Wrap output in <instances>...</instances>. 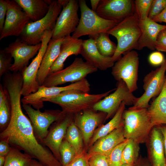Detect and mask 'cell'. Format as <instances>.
Listing matches in <instances>:
<instances>
[{"label":"cell","mask_w":166,"mask_h":166,"mask_svg":"<svg viewBox=\"0 0 166 166\" xmlns=\"http://www.w3.org/2000/svg\"><path fill=\"white\" fill-rule=\"evenodd\" d=\"M21 96L17 93L9 96L11 118L0 133V140L7 141L12 147L22 150L46 166H62L50 150L38 142L30 120L22 112Z\"/></svg>","instance_id":"1"},{"label":"cell","mask_w":166,"mask_h":166,"mask_svg":"<svg viewBox=\"0 0 166 166\" xmlns=\"http://www.w3.org/2000/svg\"><path fill=\"white\" fill-rule=\"evenodd\" d=\"M107 33L114 37L117 40L116 51L112 57L115 62L122 55L136 49L141 30L139 18L135 11L117 24Z\"/></svg>","instance_id":"2"},{"label":"cell","mask_w":166,"mask_h":166,"mask_svg":"<svg viewBox=\"0 0 166 166\" xmlns=\"http://www.w3.org/2000/svg\"><path fill=\"white\" fill-rule=\"evenodd\" d=\"M123 117L125 138L145 143L153 127L147 109L132 106L124 110Z\"/></svg>","instance_id":"3"},{"label":"cell","mask_w":166,"mask_h":166,"mask_svg":"<svg viewBox=\"0 0 166 166\" xmlns=\"http://www.w3.org/2000/svg\"><path fill=\"white\" fill-rule=\"evenodd\" d=\"M115 89L97 94L70 90L63 92L52 97L45 99L48 101L58 105L64 113H76L85 109L92 108L99 101L108 95Z\"/></svg>","instance_id":"4"},{"label":"cell","mask_w":166,"mask_h":166,"mask_svg":"<svg viewBox=\"0 0 166 166\" xmlns=\"http://www.w3.org/2000/svg\"><path fill=\"white\" fill-rule=\"evenodd\" d=\"M62 7L60 0H51L49 10L45 16L36 21L28 22L20 38L30 45L41 43L42 36L45 31L53 30Z\"/></svg>","instance_id":"5"},{"label":"cell","mask_w":166,"mask_h":166,"mask_svg":"<svg viewBox=\"0 0 166 166\" xmlns=\"http://www.w3.org/2000/svg\"><path fill=\"white\" fill-rule=\"evenodd\" d=\"M81 11L79 24L72 36L79 38L82 36L106 32L117 24L115 22L105 19L88 6L85 1L78 0Z\"/></svg>","instance_id":"6"},{"label":"cell","mask_w":166,"mask_h":166,"mask_svg":"<svg viewBox=\"0 0 166 166\" xmlns=\"http://www.w3.org/2000/svg\"><path fill=\"white\" fill-rule=\"evenodd\" d=\"M98 69L81 57L76 58L72 64L65 69L49 74L42 85L47 87L57 86L68 82L79 81Z\"/></svg>","instance_id":"7"},{"label":"cell","mask_w":166,"mask_h":166,"mask_svg":"<svg viewBox=\"0 0 166 166\" xmlns=\"http://www.w3.org/2000/svg\"><path fill=\"white\" fill-rule=\"evenodd\" d=\"M139 65L138 53L133 50L123 54L115 62L111 73L117 81H123L132 93L138 89Z\"/></svg>","instance_id":"8"},{"label":"cell","mask_w":166,"mask_h":166,"mask_svg":"<svg viewBox=\"0 0 166 166\" xmlns=\"http://www.w3.org/2000/svg\"><path fill=\"white\" fill-rule=\"evenodd\" d=\"M90 84L85 78L64 86L47 87L40 86L35 93L23 97L21 102L32 106L36 109H40L44 106L43 100L56 96L67 91L73 90L88 93L90 90Z\"/></svg>","instance_id":"9"},{"label":"cell","mask_w":166,"mask_h":166,"mask_svg":"<svg viewBox=\"0 0 166 166\" xmlns=\"http://www.w3.org/2000/svg\"><path fill=\"white\" fill-rule=\"evenodd\" d=\"M52 35V30H47L45 31L42 36L41 46L37 54L30 65L21 72L23 79L21 93L23 97L35 93L40 86L38 81V74L42 58Z\"/></svg>","instance_id":"10"},{"label":"cell","mask_w":166,"mask_h":166,"mask_svg":"<svg viewBox=\"0 0 166 166\" xmlns=\"http://www.w3.org/2000/svg\"><path fill=\"white\" fill-rule=\"evenodd\" d=\"M116 86L114 92L97 103L93 108L95 110L106 113V119L114 116L122 102L124 101L126 105H133L137 99L123 81H117Z\"/></svg>","instance_id":"11"},{"label":"cell","mask_w":166,"mask_h":166,"mask_svg":"<svg viewBox=\"0 0 166 166\" xmlns=\"http://www.w3.org/2000/svg\"><path fill=\"white\" fill-rule=\"evenodd\" d=\"M61 2L63 9L53 30V39L70 35L75 31L79 22L78 0H61Z\"/></svg>","instance_id":"12"},{"label":"cell","mask_w":166,"mask_h":166,"mask_svg":"<svg viewBox=\"0 0 166 166\" xmlns=\"http://www.w3.org/2000/svg\"><path fill=\"white\" fill-rule=\"evenodd\" d=\"M166 59L160 67L151 71L143 79L144 92L133 106L135 107L147 109L149 102L152 98L158 96L163 88L166 79Z\"/></svg>","instance_id":"13"},{"label":"cell","mask_w":166,"mask_h":166,"mask_svg":"<svg viewBox=\"0 0 166 166\" xmlns=\"http://www.w3.org/2000/svg\"><path fill=\"white\" fill-rule=\"evenodd\" d=\"M7 10L0 40L11 36L20 37L30 20L26 14L15 0H6Z\"/></svg>","instance_id":"14"},{"label":"cell","mask_w":166,"mask_h":166,"mask_svg":"<svg viewBox=\"0 0 166 166\" xmlns=\"http://www.w3.org/2000/svg\"><path fill=\"white\" fill-rule=\"evenodd\" d=\"M22 105L29 117L36 138L42 142L47 136L50 125L58 119L63 113L52 110L42 112L30 105L22 104Z\"/></svg>","instance_id":"15"},{"label":"cell","mask_w":166,"mask_h":166,"mask_svg":"<svg viewBox=\"0 0 166 166\" xmlns=\"http://www.w3.org/2000/svg\"><path fill=\"white\" fill-rule=\"evenodd\" d=\"M135 12L134 1L101 0L96 13L102 18L117 23Z\"/></svg>","instance_id":"16"},{"label":"cell","mask_w":166,"mask_h":166,"mask_svg":"<svg viewBox=\"0 0 166 166\" xmlns=\"http://www.w3.org/2000/svg\"><path fill=\"white\" fill-rule=\"evenodd\" d=\"M41 46V43L36 45H30L20 38L10 44L4 50L14 59L10 71L21 72L28 66L30 60L38 52Z\"/></svg>","instance_id":"17"},{"label":"cell","mask_w":166,"mask_h":166,"mask_svg":"<svg viewBox=\"0 0 166 166\" xmlns=\"http://www.w3.org/2000/svg\"><path fill=\"white\" fill-rule=\"evenodd\" d=\"M73 114L63 113L60 118L56 121L57 123L49 130L47 136L41 142L48 148L61 163L59 148L65 137L67 128L72 122Z\"/></svg>","instance_id":"18"},{"label":"cell","mask_w":166,"mask_h":166,"mask_svg":"<svg viewBox=\"0 0 166 166\" xmlns=\"http://www.w3.org/2000/svg\"><path fill=\"white\" fill-rule=\"evenodd\" d=\"M107 114L97 111L93 108L85 109L75 113L74 123L81 131L85 143L87 144L96 128L104 119Z\"/></svg>","instance_id":"19"},{"label":"cell","mask_w":166,"mask_h":166,"mask_svg":"<svg viewBox=\"0 0 166 166\" xmlns=\"http://www.w3.org/2000/svg\"><path fill=\"white\" fill-rule=\"evenodd\" d=\"M145 143L151 166H166L163 137L157 126L153 127Z\"/></svg>","instance_id":"20"},{"label":"cell","mask_w":166,"mask_h":166,"mask_svg":"<svg viewBox=\"0 0 166 166\" xmlns=\"http://www.w3.org/2000/svg\"><path fill=\"white\" fill-rule=\"evenodd\" d=\"M141 34L136 49L141 50L144 47L154 50L158 36L162 30L166 29V25L158 23L148 17L139 19Z\"/></svg>","instance_id":"21"},{"label":"cell","mask_w":166,"mask_h":166,"mask_svg":"<svg viewBox=\"0 0 166 166\" xmlns=\"http://www.w3.org/2000/svg\"><path fill=\"white\" fill-rule=\"evenodd\" d=\"M80 54L86 61L101 71L112 68L115 63L112 57L105 56L100 53L94 40L91 38L83 40Z\"/></svg>","instance_id":"22"},{"label":"cell","mask_w":166,"mask_h":166,"mask_svg":"<svg viewBox=\"0 0 166 166\" xmlns=\"http://www.w3.org/2000/svg\"><path fill=\"white\" fill-rule=\"evenodd\" d=\"M83 40L69 35L64 37L61 46L60 54L51 67L49 74L63 69L64 63L69 56L80 54Z\"/></svg>","instance_id":"23"},{"label":"cell","mask_w":166,"mask_h":166,"mask_svg":"<svg viewBox=\"0 0 166 166\" xmlns=\"http://www.w3.org/2000/svg\"><path fill=\"white\" fill-rule=\"evenodd\" d=\"M123 125L124 124L97 140L88 156L95 154L107 156L115 147L125 141L127 139L124 135Z\"/></svg>","instance_id":"24"},{"label":"cell","mask_w":166,"mask_h":166,"mask_svg":"<svg viewBox=\"0 0 166 166\" xmlns=\"http://www.w3.org/2000/svg\"><path fill=\"white\" fill-rule=\"evenodd\" d=\"M64 38L57 39L51 38L50 40L38 74V81L40 86L43 85L49 74L51 67L58 57Z\"/></svg>","instance_id":"25"},{"label":"cell","mask_w":166,"mask_h":166,"mask_svg":"<svg viewBox=\"0 0 166 166\" xmlns=\"http://www.w3.org/2000/svg\"><path fill=\"white\" fill-rule=\"evenodd\" d=\"M147 110L153 127L166 125V75L162 90L149 105Z\"/></svg>","instance_id":"26"},{"label":"cell","mask_w":166,"mask_h":166,"mask_svg":"<svg viewBox=\"0 0 166 166\" xmlns=\"http://www.w3.org/2000/svg\"><path fill=\"white\" fill-rule=\"evenodd\" d=\"M33 22L44 17L48 12L51 0H14Z\"/></svg>","instance_id":"27"},{"label":"cell","mask_w":166,"mask_h":166,"mask_svg":"<svg viewBox=\"0 0 166 166\" xmlns=\"http://www.w3.org/2000/svg\"><path fill=\"white\" fill-rule=\"evenodd\" d=\"M125 105V102H122L112 118L107 124L102 126L95 133L90 142V145L124 124L123 115Z\"/></svg>","instance_id":"28"},{"label":"cell","mask_w":166,"mask_h":166,"mask_svg":"<svg viewBox=\"0 0 166 166\" xmlns=\"http://www.w3.org/2000/svg\"><path fill=\"white\" fill-rule=\"evenodd\" d=\"M109 35L107 33L102 32L89 37L94 40L97 49L101 54L112 57L116 51L117 45L111 40Z\"/></svg>","instance_id":"29"},{"label":"cell","mask_w":166,"mask_h":166,"mask_svg":"<svg viewBox=\"0 0 166 166\" xmlns=\"http://www.w3.org/2000/svg\"><path fill=\"white\" fill-rule=\"evenodd\" d=\"M33 159L28 154L11 147L10 152L6 156L3 166H30Z\"/></svg>","instance_id":"30"},{"label":"cell","mask_w":166,"mask_h":166,"mask_svg":"<svg viewBox=\"0 0 166 166\" xmlns=\"http://www.w3.org/2000/svg\"><path fill=\"white\" fill-rule=\"evenodd\" d=\"M65 138L74 148L77 155L82 153L83 136L74 122H71L68 126Z\"/></svg>","instance_id":"31"},{"label":"cell","mask_w":166,"mask_h":166,"mask_svg":"<svg viewBox=\"0 0 166 166\" xmlns=\"http://www.w3.org/2000/svg\"><path fill=\"white\" fill-rule=\"evenodd\" d=\"M140 149L139 144L128 139L122 152L121 165L125 164L135 165L139 156Z\"/></svg>","instance_id":"32"},{"label":"cell","mask_w":166,"mask_h":166,"mask_svg":"<svg viewBox=\"0 0 166 166\" xmlns=\"http://www.w3.org/2000/svg\"><path fill=\"white\" fill-rule=\"evenodd\" d=\"M59 152L62 166H66L77 156L73 146L65 138L59 148Z\"/></svg>","instance_id":"33"},{"label":"cell","mask_w":166,"mask_h":166,"mask_svg":"<svg viewBox=\"0 0 166 166\" xmlns=\"http://www.w3.org/2000/svg\"><path fill=\"white\" fill-rule=\"evenodd\" d=\"M11 118L10 106L8 97L5 101L0 103V127L1 131L8 125Z\"/></svg>","instance_id":"34"},{"label":"cell","mask_w":166,"mask_h":166,"mask_svg":"<svg viewBox=\"0 0 166 166\" xmlns=\"http://www.w3.org/2000/svg\"><path fill=\"white\" fill-rule=\"evenodd\" d=\"M128 139L120 144L107 156L109 166H121L122 153Z\"/></svg>","instance_id":"35"},{"label":"cell","mask_w":166,"mask_h":166,"mask_svg":"<svg viewBox=\"0 0 166 166\" xmlns=\"http://www.w3.org/2000/svg\"><path fill=\"white\" fill-rule=\"evenodd\" d=\"M152 0L134 1L135 11L140 19H144L148 17Z\"/></svg>","instance_id":"36"},{"label":"cell","mask_w":166,"mask_h":166,"mask_svg":"<svg viewBox=\"0 0 166 166\" xmlns=\"http://www.w3.org/2000/svg\"><path fill=\"white\" fill-rule=\"evenodd\" d=\"M12 57L4 49L0 50V77L10 71L11 67Z\"/></svg>","instance_id":"37"},{"label":"cell","mask_w":166,"mask_h":166,"mask_svg":"<svg viewBox=\"0 0 166 166\" xmlns=\"http://www.w3.org/2000/svg\"><path fill=\"white\" fill-rule=\"evenodd\" d=\"M166 6V0H153L148 17L152 19L159 14Z\"/></svg>","instance_id":"38"},{"label":"cell","mask_w":166,"mask_h":166,"mask_svg":"<svg viewBox=\"0 0 166 166\" xmlns=\"http://www.w3.org/2000/svg\"><path fill=\"white\" fill-rule=\"evenodd\" d=\"M89 166H109L107 156L95 154L88 156Z\"/></svg>","instance_id":"39"},{"label":"cell","mask_w":166,"mask_h":166,"mask_svg":"<svg viewBox=\"0 0 166 166\" xmlns=\"http://www.w3.org/2000/svg\"><path fill=\"white\" fill-rule=\"evenodd\" d=\"M155 48L158 51L166 52V29L162 30L159 34Z\"/></svg>","instance_id":"40"},{"label":"cell","mask_w":166,"mask_h":166,"mask_svg":"<svg viewBox=\"0 0 166 166\" xmlns=\"http://www.w3.org/2000/svg\"><path fill=\"white\" fill-rule=\"evenodd\" d=\"M66 166H89L88 156L81 153L77 155Z\"/></svg>","instance_id":"41"},{"label":"cell","mask_w":166,"mask_h":166,"mask_svg":"<svg viewBox=\"0 0 166 166\" xmlns=\"http://www.w3.org/2000/svg\"><path fill=\"white\" fill-rule=\"evenodd\" d=\"M164 60L163 54L158 51L152 53L148 57L149 63L154 66L161 65Z\"/></svg>","instance_id":"42"},{"label":"cell","mask_w":166,"mask_h":166,"mask_svg":"<svg viewBox=\"0 0 166 166\" xmlns=\"http://www.w3.org/2000/svg\"><path fill=\"white\" fill-rule=\"evenodd\" d=\"M7 10L6 0H0V32L3 28Z\"/></svg>","instance_id":"43"},{"label":"cell","mask_w":166,"mask_h":166,"mask_svg":"<svg viewBox=\"0 0 166 166\" xmlns=\"http://www.w3.org/2000/svg\"><path fill=\"white\" fill-rule=\"evenodd\" d=\"M11 147L6 141L1 140L0 142V156H6L10 152Z\"/></svg>","instance_id":"44"},{"label":"cell","mask_w":166,"mask_h":166,"mask_svg":"<svg viewBox=\"0 0 166 166\" xmlns=\"http://www.w3.org/2000/svg\"><path fill=\"white\" fill-rule=\"evenodd\" d=\"M152 19L157 23L164 22L166 23V6L161 13Z\"/></svg>","instance_id":"45"},{"label":"cell","mask_w":166,"mask_h":166,"mask_svg":"<svg viewBox=\"0 0 166 166\" xmlns=\"http://www.w3.org/2000/svg\"><path fill=\"white\" fill-rule=\"evenodd\" d=\"M156 126L159 129L163 136L165 155L166 160V125H161Z\"/></svg>","instance_id":"46"},{"label":"cell","mask_w":166,"mask_h":166,"mask_svg":"<svg viewBox=\"0 0 166 166\" xmlns=\"http://www.w3.org/2000/svg\"><path fill=\"white\" fill-rule=\"evenodd\" d=\"M135 166H151L149 162L147 159L140 156L136 162Z\"/></svg>","instance_id":"47"},{"label":"cell","mask_w":166,"mask_h":166,"mask_svg":"<svg viewBox=\"0 0 166 166\" xmlns=\"http://www.w3.org/2000/svg\"><path fill=\"white\" fill-rule=\"evenodd\" d=\"M100 0H90L92 10L96 12L98 6L100 2Z\"/></svg>","instance_id":"48"},{"label":"cell","mask_w":166,"mask_h":166,"mask_svg":"<svg viewBox=\"0 0 166 166\" xmlns=\"http://www.w3.org/2000/svg\"><path fill=\"white\" fill-rule=\"evenodd\" d=\"M30 166H46L35 159H33Z\"/></svg>","instance_id":"49"},{"label":"cell","mask_w":166,"mask_h":166,"mask_svg":"<svg viewBox=\"0 0 166 166\" xmlns=\"http://www.w3.org/2000/svg\"><path fill=\"white\" fill-rule=\"evenodd\" d=\"M6 160V156H0V166H3Z\"/></svg>","instance_id":"50"},{"label":"cell","mask_w":166,"mask_h":166,"mask_svg":"<svg viewBox=\"0 0 166 166\" xmlns=\"http://www.w3.org/2000/svg\"><path fill=\"white\" fill-rule=\"evenodd\" d=\"M121 166H135V165L128 164H122Z\"/></svg>","instance_id":"51"}]
</instances>
